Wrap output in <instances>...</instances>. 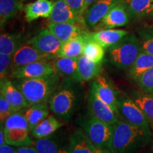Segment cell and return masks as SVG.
I'll return each instance as SVG.
<instances>
[{
	"instance_id": "cell-22",
	"label": "cell",
	"mask_w": 153,
	"mask_h": 153,
	"mask_svg": "<svg viewBox=\"0 0 153 153\" xmlns=\"http://www.w3.org/2000/svg\"><path fill=\"white\" fill-rule=\"evenodd\" d=\"M55 73L63 77L76 81L77 78V58L59 57L53 63Z\"/></svg>"
},
{
	"instance_id": "cell-43",
	"label": "cell",
	"mask_w": 153,
	"mask_h": 153,
	"mask_svg": "<svg viewBox=\"0 0 153 153\" xmlns=\"http://www.w3.org/2000/svg\"><path fill=\"white\" fill-rule=\"evenodd\" d=\"M150 125L151 130H152V139H151V141H150V143H151L150 149H151V152H152V153H153V123H150Z\"/></svg>"
},
{
	"instance_id": "cell-12",
	"label": "cell",
	"mask_w": 153,
	"mask_h": 153,
	"mask_svg": "<svg viewBox=\"0 0 153 153\" xmlns=\"http://www.w3.org/2000/svg\"><path fill=\"white\" fill-rule=\"evenodd\" d=\"M0 90L1 94L10 103L15 112H19L29 106L22 91L7 79L1 81Z\"/></svg>"
},
{
	"instance_id": "cell-41",
	"label": "cell",
	"mask_w": 153,
	"mask_h": 153,
	"mask_svg": "<svg viewBox=\"0 0 153 153\" xmlns=\"http://www.w3.org/2000/svg\"><path fill=\"white\" fill-rule=\"evenodd\" d=\"M4 131V124H1V129H0V145L6 144Z\"/></svg>"
},
{
	"instance_id": "cell-3",
	"label": "cell",
	"mask_w": 153,
	"mask_h": 153,
	"mask_svg": "<svg viewBox=\"0 0 153 153\" xmlns=\"http://www.w3.org/2000/svg\"><path fill=\"white\" fill-rule=\"evenodd\" d=\"M142 51L139 38L134 33H128L108 49L110 62L118 69L129 68Z\"/></svg>"
},
{
	"instance_id": "cell-11",
	"label": "cell",
	"mask_w": 153,
	"mask_h": 153,
	"mask_svg": "<svg viewBox=\"0 0 153 153\" xmlns=\"http://www.w3.org/2000/svg\"><path fill=\"white\" fill-rule=\"evenodd\" d=\"M49 59L42 54L41 52L35 48L33 45L28 43L21 46L17 50L12 56L11 68L13 69L21 67L29 63L38 62V61H47Z\"/></svg>"
},
{
	"instance_id": "cell-9",
	"label": "cell",
	"mask_w": 153,
	"mask_h": 153,
	"mask_svg": "<svg viewBox=\"0 0 153 153\" xmlns=\"http://www.w3.org/2000/svg\"><path fill=\"white\" fill-rule=\"evenodd\" d=\"M91 89L94 91L101 100L108 104L115 112L119 115L117 106V97L114 87L109 80L103 74H99L94 79Z\"/></svg>"
},
{
	"instance_id": "cell-15",
	"label": "cell",
	"mask_w": 153,
	"mask_h": 153,
	"mask_svg": "<svg viewBox=\"0 0 153 153\" xmlns=\"http://www.w3.org/2000/svg\"><path fill=\"white\" fill-rule=\"evenodd\" d=\"M65 0H56L53 4L49 23H70L75 24L79 20Z\"/></svg>"
},
{
	"instance_id": "cell-23",
	"label": "cell",
	"mask_w": 153,
	"mask_h": 153,
	"mask_svg": "<svg viewBox=\"0 0 153 153\" xmlns=\"http://www.w3.org/2000/svg\"><path fill=\"white\" fill-rule=\"evenodd\" d=\"M22 113L31 131L37 124L49 116V108L46 102H41L29 106Z\"/></svg>"
},
{
	"instance_id": "cell-38",
	"label": "cell",
	"mask_w": 153,
	"mask_h": 153,
	"mask_svg": "<svg viewBox=\"0 0 153 153\" xmlns=\"http://www.w3.org/2000/svg\"><path fill=\"white\" fill-rule=\"evenodd\" d=\"M16 153H39L33 145L31 146L17 147Z\"/></svg>"
},
{
	"instance_id": "cell-35",
	"label": "cell",
	"mask_w": 153,
	"mask_h": 153,
	"mask_svg": "<svg viewBox=\"0 0 153 153\" xmlns=\"http://www.w3.org/2000/svg\"><path fill=\"white\" fill-rule=\"evenodd\" d=\"M15 113V111L3 95L0 94V120L1 124H4L7 118Z\"/></svg>"
},
{
	"instance_id": "cell-13",
	"label": "cell",
	"mask_w": 153,
	"mask_h": 153,
	"mask_svg": "<svg viewBox=\"0 0 153 153\" xmlns=\"http://www.w3.org/2000/svg\"><path fill=\"white\" fill-rule=\"evenodd\" d=\"M118 3H119L118 0H98L85 12V23L91 27L96 26Z\"/></svg>"
},
{
	"instance_id": "cell-44",
	"label": "cell",
	"mask_w": 153,
	"mask_h": 153,
	"mask_svg": "<svg viewBox=\"0 0 153 153\" xmlns=\"http://www.w3.org/2000/svg\"><path fill=\"white\" fill-rule=\"evenodd\" d=\"M21 1H25V0H21Z\"/></svg>"
},
{
	"instance_id": "cell-4",
	"label": "cell",
	"mask_w": 153,
	"mask_h": 153,
	"mask_svg": "<svg viewBox=\"0 0 153 153\" xmlns=\"http://www.w3.org/2000/svg\"><path fill=\"white\" fill-rule=\"evenodd\" d=\"M76 103L75 91L68 86L59 87L49 99L51 110L63 119H68L72 116Z\"/></svg>"
},
{
	"instance_id": "cell-30",
	"label": "cell",
	"mask_w": 153,
	"mask_h": 153,
	"mask_svg": "<svg viewBox=\"0 0 153 153\" xmlns=\"http://www.w3.org/2000/svg\"><path fill=\"white\" fill-rule=\"evenodd\" d=\"M86 33L85 36V43L83 50V55L94 62L101 63L104 60L105 51L104 48L94 40L89 38Z\"/></svg>"
},
{
	"instance_id": "cell-37",
	"label": "cell",
	"mask_w": 153,
	"mask_h": 153,
	"mask_svg": "<svg viewBox=\"0 0 153 153\" xmlns=\"http://www.w3.org/2000/svg\"><path fill=\"white\" fill-rule=\"evenodd\" d=\"M68 5L71 7L74 13L79 18L82 15V8L84 5V0H65Z\"/></svg>"
},
{
	"instance_id": "cell-29",
	"label": "cell",
	"mask_w": 153,
	"mask_h": 153,
	"mask_svg": "<svg viewBox=\"0 0 153 153\" xmlns=\"http://www.w3.org/2000/svg\"><path fill=\"white\" fill-rule=\"evenodd\" d=\"M128 10L136 17H145L153 14V0H128Z\"/></svg>"
},
{
	"instance_id": "cell-36",
	"label": "cell",
	"mask_w": 153,
	"mask_h": 153,
	"mask_svg": "<svg viewBox=\"0 0 153 153\" xmlns=\"http://www.w3.org/2000/svg\"><path fill=\"white\" fill-rule=\"evenodd\" d=\"M13 55L6 54V53H0V77L1 81L6 78L9 70L11 68V62H12Z\"/></svg>"
},
{
	"instance_id": "cell-33",
	"label": "cell",
	"mask_w": 153,
	"mask_h": 153,
	"mask_svg": "<svg viewBox=\"0 0 153 153\" xmlns=\"http://www.w3.org/2000/svg\"><path fill=\"white\" fill-rule=\"evenodd\" d=\"M137 33L142 51L153 55V28H142Z\"/></svg>"
},
{
	"instance_id": "cell-7",
	"label": "cell",
	"mask_w": 153,
	"mask_h": 153,
	"mask_svg": "<svg viewBox=\"0 0 153 153\" xmlns=\"http://www.w3.org/2000/svg\"><path fill=\"white\" fill-rule=\"evenodd\" d=\"M119 114L128 123L143 129L152 131L148 118L131 98L120 97L117 98Z\"/></svg>"
},
{
	"instance_id": "cell-19",
	"label": "cell",
	"mask_w": 153,
	"mask_h": 153,
	"mask_svg": "<svg viewBox=\"0 0 153 153\" xmlns=\"http://www.w3.org/2000/svg\"><path fill=\"white\" fill-rule=\"evenodd\" d=\"M128 34V32L122 29H104L99 30L94 33H87V36L91 39L97 42L104 48H108L111 47L124 36Z\"/></svg>"
},
{
	"instance_id": "cell-39",
	"label": "cell",
	"mask_w": 153,
	"mask_h": 153,
	"mask_svg": "<svg viewBox=\"0 0 153 153\" xmlns=\"http://www.w3.org/2000/svg\"><path fill=\"white\" fill-rule=\"evenodd\" d=\"M0 153H16V147L7 143L0 145Z\"/></svg>"
},
{
	"instance_id": "cell-40",
	"label": "cell",
	"mask_w": 153,
	"mask_h": 153,
	"mask_svg": "<svg viewBox=\"0 0 153 153\" xmlns=\"http://www.w3.org/2000/svg\"><path fill=\"white\" fill-rule=\"evenodd\" d=\"M98 0H84V5L82 8V14L85 13L89 7H91L94 3L97 1Z\"/></svg>"
},
{
	"instance_id": "cell-27",
	"label": "cell",
	"mask_w": 153,
	"mask_h": 153,
	"mask_svg": "<svg viewBox=\"0 0 153 153\" xmlns=\"http://www.w3.org/2000/svg\"><path fill=\"white\" fill-rule=\"evenodd\" d=\"M33 146L39 153H69L68 146H64L48 137L36 138L33 140Z\"/></svg>"
},
{
	"instance_id": "cell-24",
	"label": "cell",
	"mask_w": 153,
	"mask_h": 153,
	"mask_svg": "<svg viewBox=\"0 0 153 153\" xmlns=\"http://www.w3.org/2000/svg\"><path fill=\"white\" fill-rule=\"evenodd\" d=\"M153 67V55L141 51L131 66L129 68L130 77L136 80L142 74Z\"/></svg>"
},
{
	"instance_id": "cell-1",
	"label": "cell",
	"mask_w": 153,
	"mask_h": 153,
	"mask_svg": "<svg viewBox=\"0 0 153 153\" xmlns=\"http://www.w3.org/2000/svg\"><path fill=\"white\" fill-rule=\"evenodd\" d=\"M152 131L143 129L123 120L113 125L108 148L112 153H133L152 139Z\"/></svg>"
},
{
	"instance_id": "cell-14",
	"label": "cell",
	"mask_w": 153,
	"mask_h": 153,
	"mask_svg": "<svg viewBox=\"0 0 153 153\" xmlns=\"http://www.w3.org/2000/svg\"><path fill=\"white\" fill-rule=\"evenodd\" d=\"M128 9L123 4L118 3L107 13L100 22L103 28L109 29L125 26L128 23Z\"/></svg>"
},
{
	"instance_id": "cell-17",
	"label": "cell",
	"mask_w": 153,
	"mask_h": 153,
	"mask_svg": "<svg viewBox=\"0 0 153 153\" xmlns=\"http://www.w3.org/2000/svg\"><path fill=\"white\" fill-rule=\"evenodd\" d=\"M69 153H95L97 148L85 131L76 129L72 132L69 140Z\"/></svg>"
},
{
	"instance_id": "cell-20",
	"label": "cell",
	"mask_w": 153,
	"mask_h": 153,
	"mask_svg": "<svg viewBox=\"0 0 153 153\" xmlns=\"http://www.w3.org/2000/svg\"><path fill=\"white\" fill-rule=\"evenodd\" d=\"M48 28L62 42L82 37L86 33L76 24L70 23H49Z\"/></svg>"
},
{
	"instance_id": "cell-2",
	"label": "cell",
	"mask_w": 153,
	"mask_h": 153,
	"mask_svg": "<svg viewBox=\"0 0 153 153\" xmlns=\"http://www.w3.org/2000/svg\"><path fill=\"white\" fill-rule=\"evenodd\" d=\"M60 76L53 73L32 79H19L16 87L22 91L28 106L46 102L60 87Z\"/></svg>"
},
{
	"instance_id": "cell-34",
	"label": "cell",
	"mask_w": 153,
	"mask_h": 153,
	"mask_svg": "<svg viewBox=\"0 0 153 153\" xmlns=\"http://www.w3.org/2000/svg\"><path fill=\"white\" fill-rule=\"evenodd\" d=\"M136 82L144 92L153 95V67L145 72Z\"/></svg>"
},
{
	"instance_id": "cell-10",
	"label": "cell",
	"mask_w": 153,
	"mask_h": 153,
	"mask_svg": "<svg viewBox=\"0 0 153 153\" xmlns=\"http://www.w3.org/2000/svg\"><path fill=\"white\" fill-rule=\"evenodd\" d=\"M89 108L91 116L105 123L114 125L118 121V114L108 104L101 100L92 89L89 93Z\"/></svg>"
},
{
	"instance_id": "cell-42",
	"label": "cell",
	"mask_w": 153,
	"mask_h": 153,
	"mask_svg": "<svg viewBox=\"0 0 153 153\" xmlns=\"http://www.w3.org/2000/svg\"><path fill=\"white\" fill-rule=\"evenodd\" d=\"M95 153H112L111 151L108 150V148L107 149H105V148H103V149H99V148H97V151H96Z\"/></svg>"
},
{
	"instance_id": "cell-21",
	"label": "cell",
	"mask_w": 153,
	"mask_h": 153,
	"mask_svg": "<svg viewBox=\"0 0 153 153\" xmlns=\"http://www.w3.org/2000/svg\"><path fill=\"white\" fill-rule=\"evenodd\" d=\"M53 7L52 1L49 0H37L35 2L25 6L24 12L28 22L39 18H49Z\"/></svg>"
},
{
	"instance_id": "cell-28",
	"label": "cell",
	"mask_w": 153,
	"mask_h": 153,
	"mask_svg": "<svg viewBox=\"0 0 153 153\" xmlns=\"http://www.w3.org/2000/svg\"><path fill=\"white\" fill-rule=\"evenodd\" d=\"M21 0H0V24L2 28L22 7Z\"/></svg>"
},
{
	"instance_id": "cell-26",
	"label": "cell",
	"mask_w": 153,
	"mask_h": 153,
	"mask_svg": "<svg viewBox=\"0 0 153 153\" xmlns=\"http://www.w3.org/2000/svg\"><path fill=\"white\" fill-rule=\"evenodd\" d=\"M85 36L63 42L58 57H67L78 58L82 55H83V50L85 43Z\"/></svg>"
},
{
	"instance_id": "cell-31",
	"label": "cell",
	"mask_w": 153,
	"mask_h": 153,
	"mask_svg": "<svg viewBox=\"0 0 153 153\" xmlns=\"http://www.w3.org/2000/svg\"><path fill=\"white\" fill-rule=\"evenodd\" d=\"M131 99L143 112L149 123H153V95L145 92H137Z\"/></svg>"
},
{
	"instance_id": "cell-8",
	"label": "cell",
	"mask_w": 153,
	"mask_h": 153,
	"mask_svg": "<svg viewBox=\"0 0 153 153\" xmlns=\"http://www.w3.org/2000/svg\"><path fill=\"white\" fill-rule=\"evenodd\" d=\"M53 73H55L53 65L46 61H38L13 69L10 76L16 79H32Z\"/></svg>"
},
{
	"instance_id": "cell-18",
	"label": "cell",
	"mask_w": 153,
	"mask_h": 153,
	"mask_svg": "<svg viewBox=\"0 0 153 153\" xmlns=\"http://www.w3.org/2000/svg\"><path fill=\"white\" fill-rule=\"evenodd\" d=\"M101 63L94 62L85 55H82L77 58V82H88L94 79L101 74Z\"/></svg>"
},
{
	"instance_id": "cell-16",
	"label": "cell",
	"mask_w": 153,
	"mask_h": 153,
	"mask_svg": "<svg viewBox=\"0 0 153 153\" xmlns=\"http://www.w3.org/2000/svg\"><path fill=\"white\" fill-rule=\"evenodd\" d=\"M5 140L7 144L14 147L31 146L33 140L30 137V128L21 126L6 128L4 126Z\"/></svg>"
},
{
	"instance_id": "cell-32",
	"label": "cell",
	"mask_w": 153,
	"mask_h": 153,
	"mask_svg": "<svg viewBox=\"0 0 153 153\" xmlns=\"http://www.w3.org/2000/svg\"><path fill=\"white\" fill-rule=\"evenodd\" d=\"M22 38L19 34H1L0 36V53L13 55L20 48Z\"/></svg>"
},
{
	"instance_id": "cell-5",
	"label": "cell",
	"mask_w": 153,
	"mask_h": 153,
	"mask_svg": "<svg viewBox=\"0 0 153 153\" xmlns=\"http://www.w3.org/2000/svg\"><path fill=\"white\" fill-rule=\"evenodd\" d=\"M84 131L97 148H108L112 135L113 125L91 116L82 123Z\"/></svg>"
},
{
	"instance_id": "cell-25",
	"label": "cell",
	"mask_w": 153,
	"mask_h": 153,
	"mask_svg": "<svg viewBox=\"0 0 153 153\" xmlns=\"http://www.w3.org/2000/svg\"><path fill=\"white\" fill-rule=\"evenodd\" d=\"M62 123L53 116H48L37 124L30 133L35 138H43L49 137L59 129Z\"/></svg>"
},
{
	"instance_id": "cell-6",
	"label": "cell",
	"mask_w": 153,
	"mask_h": 153,
	"mask_svg": "<svg viewBox=\"0 0 153 153\" xmlns=\"http://www.w3.org/2000/svg\"><path fill=\"white\" fill-rule=\"evenodd\" d=\"M28 43L33 45L49 60H51L58 57L63 42L48 28H45L30 40Z\"/></svg>"
}]
</instances>
